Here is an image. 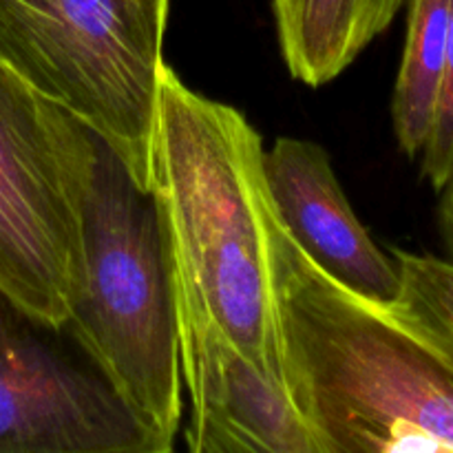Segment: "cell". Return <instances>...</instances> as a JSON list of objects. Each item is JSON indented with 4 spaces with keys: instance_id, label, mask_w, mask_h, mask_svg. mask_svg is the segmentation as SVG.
<instances>
[{
    "instance_id": "3",
    "label": "cell",
    "mask_w": 453,
    "mask_h": 453,
    "mask_svg": "<svg viewBox=\"0 0 453 453\" xmlns=\"http://www.w3.org/2000/svg\"><path fill=\"white\" fill-rule=\"evenodd\" d=\"M164 31L137 0H0V62L149 190Z\"/></svg>"
},
{
    "instance_id": "5",
    "label": "cell",
    "mask_w": 453,
    "mask_h": 453,
    "mask_svg": "<svg viewBox=\"0 0 453 453\" xmlns=\"http://www.w3.org/2000/svg\"><path fill=\"white\" fill-rule=\"evenodd\" d=\"M58 332L0 299V453H175Z\"/></svg>"
},
{
    "instance_id": "1",
    "label": "cell",
    "mask_w": 453,
    "mask_h": 453,
    "mask_svg": "<svg viewBox=\"0 0 453 453\" xmlns=\"http://www.w3.org/2000/svg\"><path fill=\"white\" fill-rule=\"evenodd\" d=\"M264 144L246 115L181 82L164 62L150 149L175 299L230 348L288 388L279 288V221Z\"/></svg>"
},
{
    "instance_id": "9",
    "label": "cell",
    "mask_w": 453,
    "mask_h": 453,
    "mask_svg": "<svg viewBox=\"0 0 453 453\" xmlns=\"http://www.w3.org/2000/svg\"><path fill=\"white\" fill-rule=\"evenodd\" d=\"M451 0H410L407 38L392 97L398 146L418 157L429 140L445 69Z\"/></svg>"
},
{
    "instance_id": "10",
    "label": "cell",
    "mask_w": 453,
    "mask_h": 453,
    "mask_svg": "<svg viewBox=\"0 0 453 453\" xmlns=\"http://www.w3.org/2000/svg\"><path fill=\"white\" fill-rule=\"evenodd\" d=\"M398 288L385 312L453 376V261L394 248Z\"/></svg>"
},
{
    "instance_id": "13",
    "label": "cell",
    "mask_w": 453,
    "mask_h": 453,
    "mask_svg": "<svg viewBox=\"0 0 453 453\" xmlns=\"http://www.w3.org/2000/svg\"><path fill=\"white\" fill-rule=\"evenodd\" d=\"M137 3H140L142 7L149 9V12L153 13L159 22H164V25H166L168 12H171V0H137Z\"/></svg>"
},
{
    "instance_id": "4",
    "label": "cell",
    "mask_w": 453,
    "mask_h": 453,
    "mask_svg": "<svg viewBox=\"0 0 453 453\" xmlns=\"http://www.w3.org/2000/svg\"><path fill=\"white\" fill-rule=\"evenodd\" d=\"M93 133L0 62V299L65 330L84 288Z\"/></svg>"
},
{
    "instance_id": "7",
    "label": "cell",
    "mask_w": 453,
    "mask_h": 453,
    "mask_svg": "<svg viewBox=\"0 0 453 453\" xmlns=\"http://www.w3.org/2000/svg\"><path fill=\"white\" fill-rule=\"evenodd\" d=\"M264 168L274 212L301 252L352 295L380 308L392 303L401 288L396 264L357 217L326 149L279 137Z\"/></svg>"
},
{
    "instance_id": "11",
    "label": "cell",
    "mask_w": 453,
    "mask_h": 453,
    "mask_svg": "<svg viewBox=\"0 0 453 453\" xmlns=\"http://www.w3.org/2000/svg\"><path fill=\"white\" fill-rule=\"evenodd\" d=\"M420 159H423L420 164L423 175L427 177L434 188L441 190L442 184L453 175V0L441 93H438L432 133L420 153Z\"/></svg>"
},
{
    "instance_id": "12",
    "label": "cell",
    "mask_w": 453,
    "mask_h": 453,
    "mask_svg": "<svg viewBox=\"0 0 453 453\" xmlns=\"http://www.w3.org/2000/svg\"><path fill=\"white\" fill-rule=\"evenodd\" d=\"M441 193V203H438V215H441V230L442 237H445L447 248H449L453 257V175L442 184ZM453 261V259H451Z\"/></svg>"
},
{
    "instance_id": "8",
    "label": "cell",
    "mask_w": 453,
    "mask_h": 453,
    "mask_svg": "<svg viewBox=\"0 0 453 453\" xmlns=\"http://www.w3.org/2000/svg\"><path fill=\"white\" fill-rule=\"evenodd\" d=\"M405 0H273L283 60L295 80L321 87L343 73L394 22Z\"/></svg>"
},
{
    "instance_id": "6",
    "label": "cell",
    "mask_w": 453,
    "mask_h": 453,
    "mask_svg": "<svg viewBox=\"0 0 453 453\" xmlns=\"http://www.w3.org/2000/svg\"><path fill=\"white\" fill-rule=\"evenodd\" d=\"M181 380L190 396L184 453H339L273 383L212 327L175 301Z\"/></svg>"
},
{
    "instance_id": "2",
    "label": "cell",
    "mask_w": 453,
    "mask_h": 453,
    "mask_svg": "<svg viewBox=\"0 0 453 453\" xmlns=\"http://www.w3.org/2000/svg\"><path fill=\"white\" fill-rule=\"evenodd\" d=\"M82 237L84 288L65 332L150 425L177 438L184 380L157 202L97 135Z\"/></svg>"
}]
</instances>
